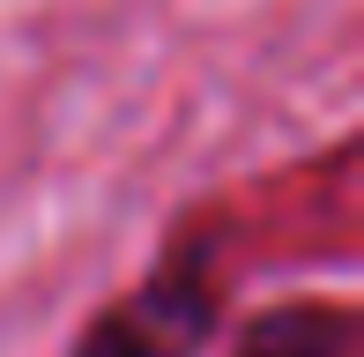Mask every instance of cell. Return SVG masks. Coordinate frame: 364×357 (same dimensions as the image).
<instances>
[{
  "instance_id": "1",
  "label": "cell",
  "mask_w": 364,
  "mask_h": 357,
  "mask_svg": "<svg viewBox=\"0 0 364 357\" xmlns=\"http://www.w3.org/2000/svg\"><path fill=\"white\" fill-rule=\"evenodd\" d=\"M208 328H216L208 253H171L149 283H134L119 305H105L82 328L75 357H193Z\"/></svg>"
},
{
  "instance_id": "2",
  "label": "cell",
  "mask_w": 364,
  "mask_h": 357,
  "mask_svg": "<svg viewBox=\"0 0 364 357\" xmlns=\"http://www.w3.org/2000/svg\"><path fill=\"white\" fill-rule=\"evenodd\" d=\"M342 343H350V320L335 305H275L238 335L230 357H342Z\"/></svg>"
}]
</instances>
